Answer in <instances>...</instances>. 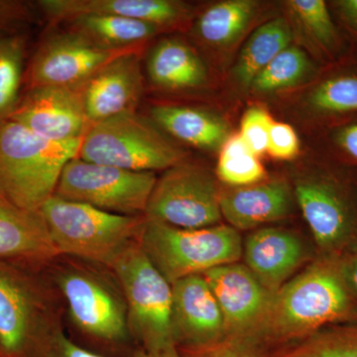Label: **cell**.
Wrapping results in <instances>:
<instances>
[{
    "instance_id": "6da1fadb",
    "label": "cell",
    "mask_w": 357,
    "mask_h": 357,
    "mask_svg": "<svg viewBox=\"0 0 357 357\" xmlns=\"http://www.w3.org/2000/svg\"><path fill=\"white\" fill-rule=\"evenodd\" d=\"M357 323V303L340 253L319 255L276 293L261 337L267 354L326 326Z\"/></svg>"
},
{
    "instance_id": "7a4b0ae2",
    "label": "cell",
    "mask_w": 357,
    "mask_h": 357,
    "mask_svg": "<svg viewBox=\"0 0 357 357\" xmlns=\"http://www.w3.org/2000/svg\"><path fill=\"white\" fill-rule=\"evenodd\" d=\"M81 142H53L13 119L0 121V194L21 210L39 213Z\"/></svg>"
},
{
    "instance_id": "3957f363",
    "label": "cell",
    "mask_w": 357,
    "mask_h": 357,
    "mask_svg": "<svg viewBox=\"0 0 357 357\" xmlns=\"http://www.w3.org/2000/svg\"><path fill=\"white\" fill-rule=\"evenodd\" d=\"M59 253L114 267L139 243L146 218L116 215L76 202L51 197L39 211Z\"/></svg>"
},
{
    "instance_id": "277c9868",
    "label": "cell",
    "mask_w": 357,
    "mask_h": 357,
    "mask_svg": "<svg viewBox=\"0 0 357 357\" xmlns=\"http://www.w3.org/2000/svg\"><path fill=\"white\" fill-rule=\"evenodd\" d=\"M151 119L124 112L89 126L77 158L133 172L168 170L185 153Z\"/></svg>"
},
{
    "instance_id": "5b68a950",
    "label": "cell",
    "mask_w": 357,
    "mask_h": 357,
    "mask_svg": "<svg viewBox=\"0 0 357 357\" xmlns=\"http://www.w3.org/2000/svg\"><path fill=\"white\" fill-rule=\"evenodd\" d=\"M139 243L171 285L213 268L238 262L243 257V243L238 230L225 225L184 229L146 218Z\"/></svg>"
},
{
    "instance_id": "8992f818",
    "label": "cell",
    "mask_w": 357,
    "mask_h": 357,
    "mask_svg": "<svg viewBox=\"0 0 357 357\" xmlns=\"http://www.w3.org/2000/svg\"><path fill=\"white\" fill-rule=\"evenodd\" d=\"M128 299L131 321L143 349L178 347L172 325V285L154 266L140 243L133 244L112 267Z\"/></svg>"
},
{
    "instance_id": "52a82bcc",
    "label": "cell",
    "mask_w": 357,
    "mask_h": 357,
    "mask_svg": "<svg viewBox=\"0 0 357 357\" xmlns=\"http://www.w3.org/2000/svg\"><path fill=\"white\" fill-rule=\"evenodd\" d=\"M157 178L153 172H133L75 158L63 169L54 196L138 217L145 215Z\"/></svg>"
},
{
    "instance_id": "ba28073f",
    "label": "cell",
    "mask_w": 357,
    "mask_h": 357,
    "mask_svg": "<svg viewBox=\"0 0 357 357\" xmlns=\"http://www.w3.org/2000/svg\"><path fill=\"white\" fill-rule=\"evenodd\" d=\"M220 196L213 174L182 162L157 178L145 218L178 229L215 227L222 218Z\"/></svg>"
},
{
    "instance_id": "9c48e42d",
    "label": "cell",
    "mask_w": 357,
    "mask_h": 357,
    "mask_svg": "<svg viewBox=\"0 0 357 357\" xmlns=\"http://www.w3.org/2000/svg\"><path fill=\"white\" fill-rule=\"evenodd\" d=\"M132 52H142V49L105 48L70 28L52 33L42 41L33 56L27 74L29 89H82L105 66Z\"/></svg>"
},
{
    "instance_id": "30bf717a",
    "label": "cell",
    "mask_w": 357,
    "mask_h": 357,
    "mask_svg": "<svg viewBox=\"0 0 357 357\" xmlns=\"http://www.w3.org/2000/svg\"><path fill=\"white\" fill-rule=\"evenodd\" d=\"M215 295L227 338L259 347L275 293L244 264L222 265L203 274Z\"/></svg>"
},
{
    "instance_id": "8fae6325",
    "label": "cell",
    "mask_w": 357,
    "mask_h": 357,
    "mask_svg": "<svg viewBox=\"0 0 357 357\" xmlns=\"http://www.w3.org/2000/svg\"><path fill=\"white\" fill-rule=\"evenodd\" d=\"M294 197L311 229L319 255H337L357 236V217L344 187L335 178H300Z\"/></svg>"
},
{
    "instance_id": "7c38bea8",
    "label": "cell",
    "mask_w": 357,
    "mask_h": 357,
    "mask_svg": "<svg viewBox=\"0 0 357 357\" xmlns=\"http://www.w3.org/2000/svg\"><path fill=\"white\" fill-rule=\"evenodd\" d=\"M8 119L44 139L59 143L83 139L91 126L82 89L63 86L29 89Z\"/></svg>"
},
{
    "instance_id": "4fadbf2b",
    "label": "cell",
    "mask_w": 357,
    "mask_h": 357,
    "mask_svg": "<svg viewBox=\"0 0 357 357\" xmlns=\"http://www.w3.org/2000/svg\"><path fill=\"white\" fill-rule=\"evenodd\" d=\"M172 325L177 347H202L227 338L217 299L203 275L172 284Z\"/></svg>"
},
{
    "instance_id": "5bb4252c",
    "label": "cell",
    "mask_w": 357,
    "mask_h": 357,
    "mask_svg": "<svg viewBox=\"0 0 357 357\" xmlns=\"http://www.w3.org/2000/svg\"><path fill=\"white\" fill-rule=\"evenodd\" d=\"M140 55L132 52L115 59L84 84V110L91 126L135 112L144 89Z\"/></svg>"
},
{
    "instance_id": "9a60e30c",
    "label": "cell",
    "mask_w": 357,
    "mask_h": 357,
    "mask_svg": "<svg viewBox=\"0 0 357 357\" xmlns=\"http://www.w3.org/2000/svg\"><path fill=\"white\" fill-rule=\"evenodd\" d=\"M60 286L72 318L83 332L107 342L126 340L123 309L102 284L86 275L68 274L61 278Z\"/></svg>"
},
{
    "instance_id": "2e32d148",
    "label": "cell",
    "mask_w": 357,
    "mask_h": 357,
    "mask_svg": "<svg viewBox=\"0 0 357 357\" xmlns=\"http://www.w3.org/2000/svg\"><path fill=\"white\" fill-rule=\"evenodd\" d=\"M245 266L272 292L292 278L309 258L306 244L289 230H255L243 243Z\"/></svg>"
},
{
    "instance_id": "e0dca14e",
    "label": "cell",
    "mask_w": 357,
    "mask_h": 357,
    "mask_svg": "<svg viewBox=\"0 0 357 357\" xmlns=\"http://www.w3.org/2000/svg\"><path fill=\"white\" fill-rule=\"evenodd\" d=\"M38 6L53 21L107 14L143 21L160 30L184 23L191 13L187 4L174 0H41Z\"/></svg>"
},
{
    "instance_id": "ac0fdd59",
    "label": "cell",
    "mask_w": 357,
    "mask_h": 357,
    "mask_svg": "<svg viewBox=\"0 0 357 357\" xmlns=\"http://www.w3.org/2000/svg\"><path fill=\"white\" fill-rule=\"evenodd\" d=\"M294 199V191L286 181H262L222 192L220 211L234 229H252L287 217L292 211Z\"/></svg>"
},
{
    "instance_id": "d6986e66",
    "label": "cell",
    "mask_w": 357,
    "mask_h": 357,
    "mask_svg": "<svg viewBox=\"0 0 357 357\" xmlns=\"http://www.w3.org/2000/svg\"><path fill=\"white\" fill-rule=\"evenodd\" d=\"M58 255L41 213L21 210L0 194V258L40 261Z\"/></svg>"
},
{
    "instance_id": "ffe728a7",
    "label": "cell",
    "mask_w": 357,
    "mask_h": 357,
    "mask_svg": "<svg viewBox=\"0 0 357 357\" xmlns=\"http://www.w3.org/2000/svg\"><path fill=\"white\" fill-rule=\"evenodd\" d=\"M147 76L156 88L169 91H192L208 81V70L196 51L184 40L158 42L146 62Z\"/></svg>"
},
{
    "instance_id": "44dd1931",
    "label": "cell",
    "mask_w": 357,
    "mask_h": 357,
    "mask_svg": "<svg viewBox=\"0 0 357 357\" xmlns=\"http://www.w3.org/2000/svg\"><path fill=\"white\" fill-rule=\"evenodd\" d=\"M151 121L178 141L208 151H220L230 137L227 122L197 107L159 105L150 110Z\"/></svg>"
},
{
    "instance_id": "7402d4cb",
    "label": "cell",
    "mask_w": 357,
    "mask_h": 357,
    "mask_svg": "<svg viewBox=\"0 0 357 357\" xmlns=\"http://www.w3.org/2000/svg\"><path fill=\"white\" fill-rule=\"evenodd\" d=\"M67 22L70 29L82 33L100 46L117 50L143 49L161 31L156 26L143 21L107 14L77 16Z\"/></svg>"
},
{
    "instance_id": "603a6c76",
    "label": "cell",
    "mask_w": 357,
    "mask_h": 357,
    "mask_svg": "<svg viewBox=\"0 0 357 357\" xmlns=\"http://www.w3.org/2000/svg\"><path fill=\"white\" fill-rule=\"evenodd\" d=\"M292 30L285 18H275L255 30L244 44L232 76L236 83L250 89L256 76L292 42Z\"/></svg>"
},
{
    "instance_id": "cb8c5ba5",
    "label": "cell",
    "mask_w": 357,
    "mask_h": 357,
    "mask_svg": "<svg viewBox=\"0 0 357 357\" xmlns=\"http://www.w3.org/2000/svg\"><path fill=\"white\" fill-rule=\"evenodd\" d=\"M257 6L252 0H227L213 4L197 18L195 34L208 46H229L245 31L257 13Z\"/></svg>"
},
{
    "instance_id": "d4e9b609",
    "label": "cell",
    "mask_w": 357,
    "mask_h": 357,
    "mask_svg": "<svg viewBox=\"0 0 357 357\" xmlns=\"http://www.w3.org/2000/svg\"><path fill=\"white\" fill-rule=\"evenodd\" d=\"M30 305L22 288L0 271V349L7 357L21 356L29 340Z\"/></svg>"
},
{
    "instance_id": "484cf974",
    "label": "cell",
    "mask_w": 357,
    "mask_h": 357,
    "mask_svg": "<svg viewBox=\"0 0 357 357\" xmlns=\"http://www.w3.org/2000/svg\"><path fill=\"white\" fill-rule=\"evenodd\" d=\"M267 357H357V323L326 326Z\"/></svg>"
},
{
    "instance_id": "4316f807",
    "label": "cell",
    "mask_w": 357,
    "mask_h": 357,
    "mask_svg": "<svg viewBox=\"0 0 357 357\" xmlns=\"http://www.w3.org/2000/svg\"><path fill=\"white\" fill-rule=\"evenodd\" d=\"M314 72V66L306 53L296 46H289L256 76L250 89L257 93H271L292 88Z\"/></svg>"
},
{
    "instance_id": "83f0119b",
    "label": "cell",
    "mask_w": 357,
    "mask_h": 357,
    "mask_svg": "<svg viewBox=\"0 0 357 357\" xmlns=\"http://www.w3.org/2000/svg\"><path fill=\"white\" fill-rule=\"evenodd\" d=\"M220 152L217 177L225 185L248 187L266 178V171L257 155L249 149L239 134L230 136Z\"/></svg>"
},
{
    "instance_id": "f1b7e54d",
    "label": "cell",
    "mask_w": 357,
    "mask_h": 357,
    "mask_svg": "<svg viewBox=\"0 0 357 357\" xmlns=\"http://www.w3.org/2000/svg\"><path fill=\"white\" fill-rule=\"evenodd\" d=\"M25 46L20 33L0 36V121L8 119L20 102Z\"/></svg>"
},
{
    "instance_id": "f546056e",
    "label": "cell",
    "mask_w": 357,
    "mask_h": 357,
    "mask_svg": "<svg viewBox=\"0 0 357 357\" xmlns=\"http://www.w3.org/2000/svg\"><path fill=\"white\" fill-rule=\"evenodd\" d=\"M316 114L332 116L357 112V74L335 75L314 86L307 98Z\"/></svg>"
},
{
    "instance_id": "4dcf8cb0",
    "label": "cell",
    "mask_w": 357,
    "mask_h": 357,
    "mask_svg": "<svg viewBox=\"0 0 357 357\" xmlns=\"http://www.w3.org/2000/svg\"><path fill=\"white\" fill-rule=\"evenodd\" d=\"M288 7L307 37L321 50L333 53L340 36L328 6L323 0H291Z\"/></svg>"
},
{
    "instance_id": "1f68e13d",
    "label": "cell",
    "mask_w": 357,
    "mask_h": 357,
    "mask_svg": "<svg viewBox=\"0 0 357 357\" xmlns=\"http://www.w3.org/2000/svg\"><path fill=\"white\" fill-rule=\"evenodd\" d=\"M273 123L269 112L260 107H251L243 114L239 136L257 156L267 152Z\"/></svg>"
},
{
    "instance_id": "d6a6232c",
    "label": "cell",
    "mask_w": 357,
    "mask_h": 357,
    "mask_svg": "<svg viewBox=\"0 0 357 357\" xmlns=\"http://www.w3.org/2000/svg\"><path fill=\"white\" fill-rule=\"evenodd\" d=\"M178 351L180 357H267L260 347L229 338L202 347H178Z\"/></svg>"
},
{
    "instance_id": "836d02e7",
    "label": "cell",
    "mask_w": 357,
    "mask_h": 357,
    "mask_svg": "<svg viewBox=\"0 0 357 357\" xmlns=\"http://www.w3.org/2000/svg\"><path fill=\"white\" fill-rule=\"evenodd\" d=\"M300 142L292 126L274 121L270 131L267 152L275 159L291 160L299 153Z\"/></svg>"
},
{
    "instance_id": "e575fe53",
    "label": "cell",
    "mask_w": 357,
    "mask_h": 357,
    "mask_svg": "<svg viewBox=\"0 0 357 357\" xmlns=\"http://www.w3.org/2000/svg\"><path fill=\"white\" fill-rule=\"evenodd\" d=\"M31 10L22 1L0 0V36L18 33L17 29L30 20Z\"/></svg>"
},
{
    "instance_id": "d590c367",
    "label": "cell",
    "mask_w": 357,
    "mask_h": 357,
    "mask_svg": "<svg viewBox=\"0 0 357 357\" xmlns=\"http://www.w3.org/2000/svg\"><path fill=\"white\" fill-rule=\"evenodd\" d=\"M333 140L344 154L357 162V122L338 128Z\"/></svg>"
},
{
    "instance_id": "8d00e7d4",
    "label": "cell",
    "mask_w": 357,
    "mask_h": 357,
    "mask_svg": "<svg viewBox=\"0 0 357 357\" xmlns=\"http://www.w3.org/2000/svg\"><path fill=\"white\" fill-rule=\"evenodd\" d=\"M347 281L357 303V236L340 253Z\"/></svg>"
},
{
    "instance_id": "74e56055",
    "label": "cell",
    "mask_w": 357,
    "mask_h": 357,
    "mask_svg": "<svg viewBox=\"0 0 357 357\" xmlns=\"http://www.w3.org/2000/svg\"><path fill=\"white\" fill-rule=\"evenodd\" d=\"M57 357H105L89 349L79 347L76 342L69 340L60 333L56 338V344L53 345Z\"/></svg>"
},
{
    "instance_id": "f35d334b",
    "label": "cell",
    "mask_w": 357,
    "mask_h": 357,
    "mask_svg": "<svg viewBox=\"0 0 357 357\" xmlns=\"http://www.w3.org/2000/svg\"><path fill=\"white\" fill-rule=\"evenodd\" d=\"M335 4L345 25L357 35V0H340Z\"/></svg>"
},
{
    "instance_id": "ab89813d",
    "label": "cell",
    "mask_w": 357,
    "mask_h": 357,
    "mask_svg": "<svg viewBox=\"0 0 357 357\" xmlns=\"http://www.w3.org/2000/svg\"><path fill=\"white\" fill-rule=\"evenodd\" d=\"M134 357H180V354H178V347H175V349L160 351H150L143 349L142 352Z\"/></svg>"
}]
</instances>
